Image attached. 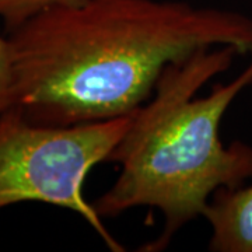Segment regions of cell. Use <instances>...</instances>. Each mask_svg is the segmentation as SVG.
<instances>
[{"label":"cell","instance_id":"obj_6","mask_svg":"<svg viewBox=\"0 0 252 252\" xmlns=\"http://www.w3.org/2000/svg\"><path fill=\"white\" fill-rule=\"evenodd\" d=\"M14 102V80L11 52L7 35L0 34V117L13 107Z\"/></svg>","mask_w":252,"mask_h":252},{"label":"cell","instance_id":"obj_4","mask_svg":"<svg viewBox=\"0 0 252 252\" xmlns=\"http://www.w3.org/2000/svg\"><path fill=\"white\" fill-rule=\"evenodd\" d=\"M203 217L212 230L209 251L252 252V185L216 190Z\"/></svg>","mask_w":252,"mask_h":252},{"label":"cell","instance_id":"obj_5","mask_svg":"<svg viewBox=\"0 0 252 252\" xmlns=\"http://www.w3.org/2000/svg\"><path fill=\"white\" fill-rule=\"evenodd\" d=\"M86 1L87 0H0V20L7 34L45 10L80 6Z\"/></svg>","mask_w":252,"mask_h":252},{"label":"cell","instance_id":"obj_3","mask_svg":"<svg viewBox=\"0 0 252 252\" xmlns=\"http://www.w3.org/2000/svg\"><path fill=\"white\" fill-rule=\"evenodd\" d=\"M133 115L54 126L7 109L0 117V210L27 202L63 207L79 215L111 251H125L84 196V182L97 164L107 162Z\"/></svg>","mask_w":252,"mask_h":252},{"label":"cell","instance_id":"obj_2","mask_svg":"<svg viewBox=\"0 0 252 252\" xmlns=\"http://www.w3.org/2000/svg\"><path fill=\"white\" fill-rule=\"evenodd\" d=\"M237 55L233 46H215L170 63L109 154L107 162L119 164L121 172L93 202L98 216L149 206L164 217L161 234L139 251H164L184 225L203 216L216 190L241 188L252 180V146H225L220 139L225 111L252 84V59L235 79L196 97L207 81L228 70Z\"/></svg>","mask_w":252,"mask_h":252},{"label":"cell","instance_id":"obj_1","mask_svg":"<svg viewBox=\"0 0 252 252\" xmlns=\"http://www.w3.org/2000/svg\"><path fill=\"white\" fill-rule=\"evenodd\" d=\"M14 102L39 125L136 112L162 70L199 49L252 56V18L178 0H87L54 7L7 32Z\"/></svg>","mask_w":252,"mask_h":252}]
</instances>
